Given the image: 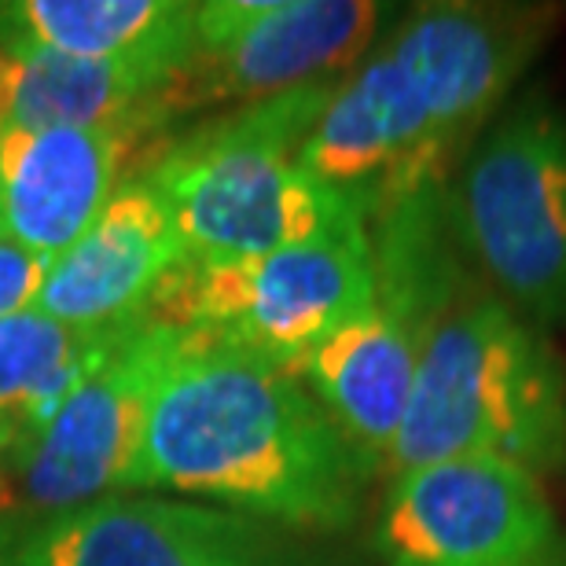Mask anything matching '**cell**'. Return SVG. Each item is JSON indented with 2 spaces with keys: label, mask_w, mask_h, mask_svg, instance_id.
Segmentation results:
<instances>
[{
  "label": "cell",
  "mask_w": 566,
  "mask_h": 566,
  "mask_svg": "<svg viewBox=\"0 0 566 566\" xmlns=\"http://www.w3.org/2000/svg\"><path fill=\"white\" fill-rule=\"evenodd\" d=\"M169 77L133 63L74 60L0 44V137L11 129H133L151 144L169 129L158 93Z\"/></svg>",
  "instance_id": "14"
},
{
  "label": "cell",
  "mask_w": 566,
  "mask_h": 566,
  "mask_svg": "<svg viewBox=\"0 0 566 566\" xmlns=\"http://www.w3.org/2000/svg\"><path fill=\"white\" fill-rule=\"evenodd\" d=\"M471 262L501 298L548 332L566 324V111L545 93L504 111L452 191Z\"/></svg>",
  "instance_id": "5"
},
{
  "label": "cell",
  "mask_w": 566,
  "mask_h": 566,
  "mask_svg": "<svg viewBox=\"0 0 566 566\" xmlns=\"http://www.w3.org/2000/svg\"><path fill=\"white\" fill-rule=\"evenodd\" d=\"M15 566H269V537L247 515L158 496H107L22 526Z\"/></svg>",
  "instance_id": "11"
},
{
  "label": "cell",
  "mask_w": 566,
  "mask_h": 566,
  "mask_svg": "<svg viewBox=\"0 0 566 566\" xmlns=\"http://www.w3.org/2000/svg\"><path fill=\"white\" fill-rule=\"evenodd\" d=\"M382 19L368 0H210L196 4L191 55L158 93L169 129L188 111L262 104L305 85L335 82L368 55Z\"/></svg>",
  "instance_id": "7"
},
{
  "label": "cell",
  "mask_w": 566,
  "mask_h": 566,
  "mask_svg": "<svg viewBox=\"0 0 566 566\" xmlns=\"http://www.w3.org/2000/svg\"><path fill=\"white\" fill-rule=\"evenodd\" d=\"M420 365V343L401 321L371 305L305 357L298 376L371 468L387 471Z\"/></svg>",
  "instance_id": "15"
},
{
  "label": "cell",
  "mask_w": 566,
  "mask_h": 566,
  "mask_svg": "<svg viewBox=\"0 0 566 566\" xmlns=\"http://www.w3.org/2000/svg\"><path fill=\"white\" fill-rule=\"evenodd\" d=\"M180 262L174 221L147 180H126L71 251L49 269L33 310L60 324L104 332L144 313Z\"/></svg>",
  "instance_id": "13"
},
{
  "label": "cell",
  "mask_w": 566,
  "mask_h": 566,
  "mask_svg": "<svg viewBox=\"0 0 566 566\" xmlns=\"http://www.w3.org/2000/svg\"><path fill=\"white\" fill-rule=\"evenodd\" d=\"M151 140L133 129H11L0 137V224L41 258L82 240Z\"/></svg>",
  "instance_id": "12"
},
{
  "label": "cell",
  "mask_w": 566,
  "mask_h": 566,
  "mask_svg": "<svg viewBox=\"0 0 566 566\" xmlns=\"http://www.w3.org/2000/svg\"><path fill=\"white\" fill-rule=\"evenodd\" d=\"M490 457L566 471V368L541 327L474 276L430 327L387 474Z\"/></svg>",
  "instance_id": "2"
},
{
  "label": "cell",
  "mask_w": 566,
  "mask_h": 566,
  "mask_svg": "<svg viewBox=\"0 0 566 566\" xmlns=\"http://www.w3.org/2000/svg\"><path fill=\"white\" fill-rule=\"evenodd\" d=\"M169 343L174 327L144 313L118 327L107 357L55 420L19 457L0 463V518L49 523L129 490Z\"/></svg>",
  "instance_id": "6"
},
{
  "label": "cell",
  "mask_w": 566,
  "mask_h": 566,
  "mask_svg": "<svg viewBox=\"0 0 566 566\" xmlns=\"http://www.w3.org/2000/svg\"><path fill=\"white\" fill-rule=\"evenodd\" d=\"M52 258L33 254L0 224V316H15L38 305Z\"/></svg>",
  "instance_id": "18"
},
{
  "label": "cell",
  "mask_w": 566,
  "mask_h": 566,
  "mask_svg": "<svg viewBox=\"0 0 566 566\" xmlns=\"http://www.w3.org/2000/svg\"><path fill=\"white\" fill-rule=\"evenodd\" d=\"M376 548L387 566H566L541 479L490 457L441 460L390 479Z\"/></svg>",
  "instance_id": "8"
},
{
  "label": "cell",
  "mask_w": 566,
  "mask_h": 566,
  "mask_svg": "<svg viewBox=\"0 0 566 566\" xmlns=\"http://www.w3.org/2000/svg\"><path fill=\"white\" fill-rule=\"evenodd\" d=\"M376 305L368 221L354 218L316 240L221 265L177 262L144 316L185 335L243 349L302 371L305 357L338 327Z\"/></svg>",
  "instance_id": "4"
},
{
  "label": "cell",
  "mask_w": 566,
  "mask_h": 566,
  "mask_svg": "<svg viewBox=\"0 0 566 566\" xmlns=\"http://www.w3.org/2000/svg\"><path fill=\"white\" fill-rule=\"evenodd\" d=\"M371 474L298 371L174 327L129 490L207 496L298 530H346Z\"/></svg>",
  "instance_id": "1"
},
{
  "label": "cell",
  "mask_w": 566,
  "mask_h": 566,
  "mask_svg": "<svg viewBox=\"0 0 566 566\" xmlns=\"http://www.w3.org/2000/svg\"><path fill=\"white\" fill-rule=\"evenodd\" d=\"M118 327L85 332L38 310L0 316V463L19 457L55 420L107 357Z\"/></svg>",
  "instance_id": "17"
},
{
  "label": "cell",
  "mask_w": 566,
  "mask_h": 566,
  "mask_svg": "<svg viewBox=\"0 0 566 566\" xmlns=\"http://www.w3.org/2000/svg\"><path fill=\"white\" fill-rule=\"evenodd\" d=\"M537 41V11L430 4L401 19L382 49L409 77L441 140L457 147L504 104Z\"/></svg>",
  "instance_id": "10"
},
{
  "label": "cell",
  "mask_w": 566,
  "mask_h": 566,
  "mask_svg": "<svg viewBox=\"0 0 566 566\" xmlns=\"http://www.w3.org/2000/svg\"><path fill=\"white\" fill-rule=\"evenodd\" d=\"M449 151L409 77L376 44L335 85L302 144L298 166L368 221L416 185L446 177Z\"/></svg>",
  "instance_id": "9"
},
{
  "label": "cell",
  "mask_w": 566,
  "mask_h": 566,
  "mask_svg": "<svg viewBox=\"0 0 566 566\" xmlns=\"http://www.w3.org/2000/svg\"><path fill=\"white\" fill-rule=\"evenodd\" d=\"M196 4L177 0H0L4 49L133 63L163 77L185 71Z\"/></svg>",
  "instance_id": "16"
},
{
  "label": "cell",
  "mask_w": 566,
  "mask_h": 566,
  "mask_svg": "<svg viewBox=\"0 0 566 566\" xmlns=\"http://www.w3.org/2000/svg\"><path fill=\"white\" fill-rule=\"evenodd\" d=\"M19 534H22L19 523H8V518H0V566H15Z\"/></svg>",
  "instance_id": "19"
},
{
  "label": "cell",
  "mask_w": 566,
  "mask_h": 566,
  "mask_svg": "<svg viewBox=\"0 0 566 566\" xmlns=\"http://www.w3.org/2000/svg\"><path fill=\"white\" fill-rule=\"evenodd\" d=\"M338 82L305 85L218 122L158 140L140 158L137 180L174 221L180 262L221 265L316 240L365 218L298 166L302 144Z\"/></svg>",
  "instance_id": "3"
}]
</instances>
